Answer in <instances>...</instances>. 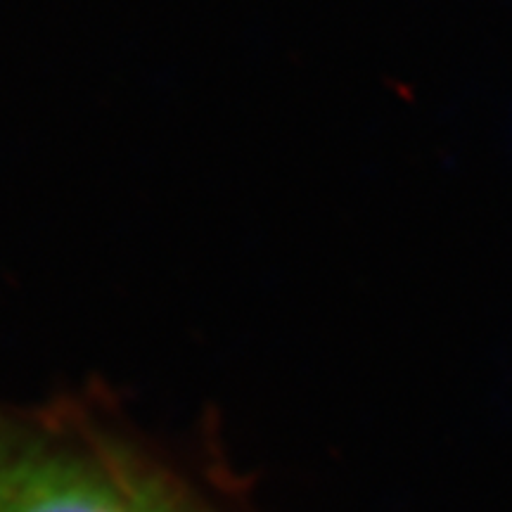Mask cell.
Instances as JSON below:
<instances>
[{"instance_id":"1","label":"cell","mask_w":512,"mask_h":512,"mask_svg":"<svg viewBox=\"0 0 512 512\" xmlns=\"http://www.w3.org/2000/svg\"><path fill=\"white\" fill-rule=\"evenodd\" d=\"M0 512H207L102 380L0 403Z\"/></svg>"}]
</instances>
